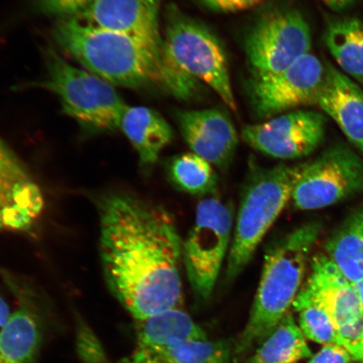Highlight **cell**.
<instances>
[{
	"label": "cell",
	"mask_w": 363,
	"mask_h": 363,
	"mask_svg": "<svg viewBox=\"0 0 363 363\" xmlns=\"http://www.w3.org/2000/svg\"><path fill=\"white\" fill-rule=\"evenodd\" d=\"M104 279L138 321L180 308L182 242L169 213L125 194L99 206Z\"/></svg>",
	"instance_id": "obj_1"
},
{
	"label": "cell",
	"mask_w": 363,
	"mask_h": 363,
	"mask_svg": "<svg viewBox=\"0 0 363 363\" xmlns=\"http://www.w3.org/2000/svg\"><path fill=\"white\" fill-rule=\"evenodd\" d=\"M53 34L86 70L112 85L139 88L155 84L182 99L197 92L198 81L174 65L163 42L101 28L77 17L57 23Z\"/></svg>",
	"instance_id": "obj_2"
},
{
	"label": "cell",
	"mask_w": 363,
	"mask_h": 363,
	"mask_svg": "<svg viewBox=\"0 0 363 363\" xmlns=\"http://www.w3.org/2000/svg\"><path fill=\"white\" fill-rule=\"evenodd\" d=\"M320 233V225L311 222L290 231L267 250L251 314L235 349L238 354L260 345L288 314L302 288Z\"/></svg>",
	"instance_id": "obj_3"
},
{
	"label": "cell",
	"mask_w": 363,
	"mask_h": 363,
	"mask_svg": "<svg viewBox=\"0 0 363 363\" xmlns=\"http://www.w3.org/2000/svg\"><path fill=\"white\" fill-rule=\"evenodd\" d=\"M301 166L280 164L257 169L245 187L227 257L225 279L231 282L251 262L263 238L292 201Z\"/></svg>",
	"instance_id": "obj_4"
},
{
	"label": "cell",
	"mask_w": 363,
	"mask_h": 363,
	"mask_svg": "<svg viewBox=\"0 0 363 363\" xmlns=\"http://www.w3.org/2000/svg\"><path fill=\"white\" fill-rule=\"evenodd\" d=\"M234 223L233 206L216 194L198 203L194 224L182 242V264L192 291L202 301L214 292L228 257Z\"/></svg>",
	"instance_id": "obj_5"
},
{
	"label": "cell",
	"mask_w": 363,
	"mask_h": 363,
	"mask_svg": "<svg viewBox=\"0 0 363 363\" xmlns=\"http://www.w3.org/2000/svg\"><path fill=\"white\" fill-rule=\"evenodd\" d=\"M45 62L44 88L57 95L66 115L91 130L120 128L127 106L111 84L72 65L53 50H48Z\"/></svg>",
	"instance_id": "obj_6"
},
{
	"label": "cell",
	"mask_w": 363,
	"mask_h": 363,
	"mask_svg": "<svg viewBox=\"0 0 363 363\" xmlns=\"http://www.w3.org/2000/svg\"><path fill=\"white\" fill-rule=\"evenodd\" d=\"M165 51L186 75L203 82L227 106L237 111L225 52L210 30L175 4L166 11Z\"/></svg>",
	"instance_id": "obj_7"
},
{
	"label": "cell",
	"mask_w": 363,
	"mask_h": 363,
	"mask_svg": "<svg viewBox=\"0 0 363 363\" xmlns=\"http://www.w3.org/2000/svg\"><path fill=\"white\" fill-rule=\"evenodd\" d=\"M311 33L305 16L296 7L279 4L263 11L245 39L252 79L269 78L310 52Z\"/></svg>",
	"instance_id": "obj_8"
},
{
	"label": "cell",
	"mask_w": 363,
	"mask_h": 363,
	"mask_svg": "<svg viewBox=\"0 0 363 363\" xmlns=\"http://www.w3.org/2000/svg\"><path fill=\"white\" fill-rule=\"evenodd\" d=\"M363 191V159L345 145L326 150L302 165L292 201L301 211L333 206Z\"/></svg>",
	"instance_id": "obj_9"
},
{
	"label": "cell",
	"mask_w": 363,
	"mask_h": 363,
	"mask_svg": "<svg viewBox=\"0 0 363 363\" xmlns=\"http://www.w3.org/2000/svg\"><path fill=\"white\" fill-rule=\"evenodd\" d=\"M311 269L299 292L328 313L337 326L340 346L347 351L363 333L360 298L350 281L328 255L313 257Z\"/></svg>",
	"instance_id": "obj_10"
},
{
	"label": "cell",
	"mask_w": 363,
	"mask_h": 363,
	"mask_svg": "<svg viewBox=\"0 0 363 363\" xmlns=\"http://www.w3.org/2000/svg\"><path fill=\"white\" fill-rule=\"evenodd\" d=\"M326 124L328 119L322 113L297 110L247 125L242 138L248 146L267 156L293 160L310 155L320 146Z\"/></svg>",
	"instance_id": "obj_11"
},
{
	"label": "cell",
	"mask_w": 363,
	"mask_h": 363,
	"mask_svg": "<svg viewBox=\"0 0 363 363\" xmlns=\"http://www.w3.org/2000/svg\"><path fill=\"white\" fill-rule=\"evenodd\" d=\"M325 76V63L308 52L294 65L269 78L250 81L254 111L269 120L295 108L315 104Z\"/></svg>",
	"instance_id": "obj_12"
},
{
	"label": "cell",
	"mask_w": 363,
	"mask_h": 363,
	"mask_svg": "<svg viewBox=\"0 0 363 363\" xmlns=\"http://www.w3.org/2000/svg\"><path fill=\"white\" fill-rule=\"evenodd\" d=\"M43 208L40 186L21 158L0 138V233L28 230Z\"/></svg>",
	"instance_id": "obj_13"
},
{
	"label": "cell",
	"mask_w": 363,
	"mask_h": 363,
	"mask_svg": "<svg viewBox=\"0 0 363 363\" xmlns=\"http://www.w3.org/2000/svg\"><path fill=\"white\" fill-rule=\"evenodd\" d=\"M176 117L181 135L192 152L220 169L229 165L239 139L233 121L225 113L207 108L179 111Z\"/></svg>",
	"instance_id": "obj_14"
},
{
	"label": "cell",
	"mask_w": 363,
	"mask_h": 363,
	"mask_svg": "<svg viewBox=\"0 0 363 363\" xmlns=\"http://www.w3.org/2000/svg\"><path fill=\"white\" fill-rule=\"evenodd\" d=\"M325 76L315 106L328 115L363 155V90L325 61Z\"/></svg>",
	"instance_id": "obj_15"
},
{
	"label": "cell",
	"mask_w": 363,
	"mask_h": 363,
	"mask_svg": "<svg viewBox=\"0 0 363 363\" xmlns=\"http://www.w3.org/2000/svg\"><path fill=\"white\" fill-rule=\"evenodd\" d=\"M162 0H94L76 17L89 25L162 43Z\"/></svg>",
	"instance_id": "obj_16"
},
{
	"label": "cell",
	"mask_w": 363,
	"mask_h": 363,
	"mask_svg": "<svg viewBox=\"0 0 363 363\" xmlns=\"http://www.w3.org/2000/svg\"><path fill=\"white\" fill-rule=\"evenodd\" d=\"M120 128L133 145L140 164L152 167L174 138L172 127L160 113L145 106H127Z\"/></svg>",
	"instance_id": "obj_17"
},
{
	"label": "cell",
	"mask_w": 363,
	"mask_h": 363,
	"mask_svg": "<svg viewBox=\"0 0 363 363\" xmlns=\"http://www.w3.org/2000/svg\"><path fill=\"white\" fill-rule=\"evenodd\" d=\"M138 351L147 355L184 340H207L201 326L181 308L138 321Z\"/></svg>",
	"instance_id": "obj_18"
},
{
	"label": "cell",
	"mask_w": 363,
	"mask_h": 363,
	"mask_svg": "<svg viewBox=\"0 0 363 363\" xmlns=\"http://www.w3.org/2000/svg\"><path fill=\"white\" fill-rule=\"evenodd\" d=\"M323 42L342 69L363 86V22L357 17H333Z\"/></svg>",
	"instance_id": "obj_19"
},
{
	"label": "cell",
	"mask_w": 363,
	"mask_h": 363,
	"mask_svg": "<svg viewBox=\"0 0 363 363\" xmlns=\"http://www.w3.org/2000/svg\"><path fill=\"white\" fill-rule=\"evenodd\" d=\"M40 338L31 312L22 308L12 313L0 330V363H35Z\"/></svg>",
	"instance_id": "obj_20"
},
{
	"label": "cell",
	"mask_w": 363,
	"mask_h": 363,
	"mask_svg": "<svg viewBox=\"0 0 363 363\" xmlns=\"http://www.w3.org/2000/svg\"><path fill=\"white\" fill-rule=\"evenodd\" d=\"M312 357L305 335L289 312L247 363H296Z\"/></svg>",
	"instance_id": "obj_21"
},
{
	"label": "cell",
	"mask_w": 363,
	"mask_h": 363,
	"mask_svg": "<svg viewBox=\"0 0 363 363\" xmlns=\"http://www.w3.org/2000/svg\"><path fill=\"white\" fill-rule=\"evenodd\" d=\"M169 174L177 188L199 196L215 194L218 177L211 162L194 152L181 154L169 163Z\"/></svg>",
	"instance_id": "obj_22"
},
{
	"label": "cell",
	"mask_w": 363,
	"mask_h": 363,
	"mask_svg": "<svg viewBox=\"0 0 363 363\" xmlns=\"http://www.w3.org/2000/svg\"><path fill=\"white\" fill-rule=\"evenodd\" d=\"M230 354L228 342L207 339L184 340L148 356L160 363H230Z\"/></svg>",
	"instance_id": "obj_23"
},
{
	"label": "cell",
	"mask_w": 363,
	"mask_h": 363,
	"mask_svg": "<svg viewBox=\"0 0 363 363\" xmlns=\"http://www.w3.org/2000/svg\"><path fill=\"white\" fill-rule=\"evenodd\" d=\"M293 307L298 314V326L306 338L323 344L324 346H340L337 326L323 308L311 301L301 292H298Z\"/></svg>",
	"instance_id": "obj_24"
},
{
	"label": "cell",
	"mask_w": 363,
	"mask_h": 363,
	"mask_svg": "<svg viewBox=\"0 0 363 363\" xmlns=\"http://www.w3.org/2000/svg\"><path fill=\"white\" fill-rule=\"evenodd\" d=\"M343 239L348 251L357 259L363 261V206L345 221ZM353 287L363 306V279Z\"/></svg>",
	"instance_id": "obj_25"
},
{
	"label": "cell",
	"mask_w": 363,
	"mask_h": 363,
	"mask_svg": "<svg viewBox=\"0 0 363 363\" xmlns=\"http://www.w3.org/2000/svg\"><path fill=\"white\" fill-rule=\"evenodd\" d=\"M77 352L83 363H106L101 342L88 325L79 323L76 333Z\"/></svg>",
	"instance_id": "obj_26"
},
{
	"label": "cell",
	"mask_w": 363,
	"mask_h": 363,
	"mask_svg": "<svg viewBox=\"0 0 363 363\" xmlns=\"http://www.w3.org/2000/svg\"><path fill=\"white\" fill-rule=\"evenodd\" d=\"M45 12L57 16H79L94 0H39Z\"/></svg>",
	"instance_id": "obj_27"
},
{
	"label": "cell",
	"mask_w": 363,
	"mask_h": 363,
	"mask_svg": "<svg viewBox=\"0 0 363 363\" xmlns=\"http://www.w3.org/2000/svg\"><path fill=\"white\" fill-rule=\"evenodd\" d=\"M196 1L212 11L230 13L249 10L262 4L264 0H196Z\"/></svg>",
	"instance_id": "obj_28"
},
{
	"label": "cell",
	"mask_w": 363,
	"mask_h": 363,
	"mask_svg": "<svg viewBox=\"0 0 363 363\" xmlns=\"http://www.w3.org/2000/svg\"><path fill=\"white\" fill-rule=\"evenodd\" d=\"M352 357L346 349L338 345H325L308 363H350Z\"/></svg>",
	"instance_id": "obj_29"
},
{
	"label": "cell",
	"mask_w": 363,
	"mask_h": 363,
	"mask_svg": "<svg viewBox=\"0 0 363 363\" xmlns=\"http://www.w3.org/2000/svg\"><path fill=\"white\" fill-rule=\"evenodd\" d=\"M331 11L342 12L353 6L357 0H321Z\"/></svg>",
	"instance_id": "obj_30"
},
{
	"label": "cell",
	"mask_w": 363,
	"mask_h": 363,
	"mask_svg": "<svg viewBox=\"0 0 363 363\" xmlns=\"http://www.w3.org/2000/svg\"><path fill=\"white\" fill-rule=\"evenodd\" d=\"M347 352L350 353L353 360L363 362V333L356 344H354Z\"/></svg>",
	"instance_id": "obj_31"
},
{
	"label": "cell",
	"mask_w": 363,
	"mask_h": 363,
	"mask_svg": "<svg viewBox=\"0 0 363 363\" xmlns=\"http://www.w3.org/2000/svg\"><path fill=\"white\" fill-rule=\"evenodd\" d=\"M11 315L10 307L4 299L0 296V330H2L4 325Z\"/></svg>",
	"instance_id": "obj_32"
},
{
	"label": "cell",
	"mask_w": 363,
	"mask_h": 363,
	"mask_svg": "<svg viewBox=\"0 0 363 363\" xmlns=\"http://www.w3.org/2000/svg\"><path fill=\"white\" fill-rule=\"evenodd\" d=\"M359 363H363L362 362H360Z\"/></svg>",
	"instance_id": "obj_33"
}]
</instances>
